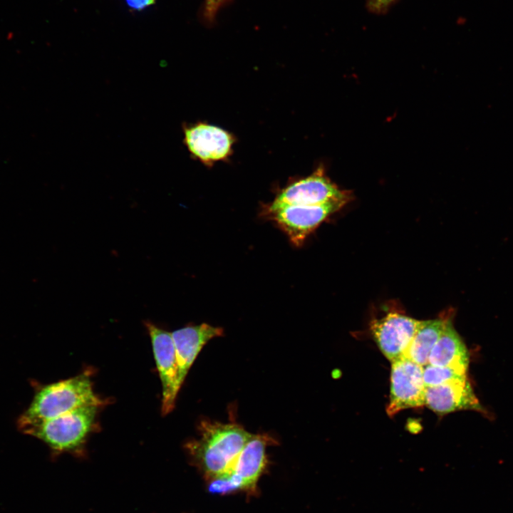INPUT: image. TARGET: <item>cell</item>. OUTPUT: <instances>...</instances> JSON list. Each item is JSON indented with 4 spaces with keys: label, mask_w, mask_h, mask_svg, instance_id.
<instances>
[{
    "label": "cell",
    "mask_w": 513,
    "mask_h": 513,
    "mask_svg": "<svg viewBox=\"0 0 513 513\" xmlns=\"http://www.w3.org/2000/svg\"><path fill=\"white\" fill-rule=\"evenodd\" d=\"M199 430L200 437L190 442L187 447L211 480L231 472L252 435L235 423L207 420L200 423Z\"/></svg>",
    "instance_id": "cell-1"
},
{
    "label": "cell",
    "mask_w": 513,
    "mask_h": 513,
    "mask_svg": "<svg viewBox=\"0 0 513 513\" xmlns=\"http://www.w3.org/2000/svg\"><path fill=\"white\" fill-rule=\"evenodd\" d=\"M90 375L83 372L55 383L38 385L28 408L18 420L20 430L86 405L100 406Z\"/></svg>",
    "instance_id": "cell-2"
},
{
    "label": "cell",
    "mask_w": 513,
    "mask_h": 513,
    "mask_svg": "<svg viewBox=\"0 0 513 513\" xmlns=\"http://www.w3.org/2000/svg\"><path fill=\"white\" fill-rule=\"evenodd\" d=\"M99 407L83 406L21 431L41 440L55 452H73L84 445L95 427Z\"/></svg>",
    "instance_id": "cell-3"
},
{
    "label": "cell",
    "mask_w": 513,
    "mask_h": 513,
    "mask_svg": "<svg viewBox=\"0 0 513 513\" xmlns=\"http://www.w3.org/2000/svg\"><path fill=\"white\" fill-rule=\"evenodd\" d=\"M348 200H336L312 205H282L267 208L266 212L291 242L299 247L311 232L328 217L339 210Z\"/></svg>",
    "instance_id": "cell-4"
},
{
    "label": "cell",
    "mask_w": 513,
    "mask_h": 513,
    "mask_svg": "<svg viewBox=\"0 0 513 513\" xmlns=\"http://www.w3.org/2000/svg\"><path fill=\"white\" fill-rule=\"evenodd\" d=\"M270 438L252 435L242 450L231 472L212 479L209 490L214 494H227L254 488L266 463V447Z\"/></svg>",
    "instance_id": "cell-5"
},
{
    "label": "cell",
    "mask_w": 513,
    "mask_h": 513,
    "mask_svg": "<svg viewBox=\"0 0 513 513\" xmlns=\"http://www.w3.org/2000/svg\"><path fill=\"white\" fill-rule=\"evenodd\" d=\"M149 333L156 366L162 384L163 415L170 413L175 405L181 386L178 379V366L172 333L150 321H145Z\"/></svg>",
    "instance_id": "cell-6"
},
{
    "label": "cell",
    "mask_w": 513,
    "mask_h": 513,
    "mask_svg": "<svg viewBox=\"0 0 513 513\" xmlns=\"http://www.w3.org/2000/svg\"><path fill=\"white\" fill-rule=\"evenodd\" d=\"M389 416L399 411L425 405V385L423 366L405 357L391 363Z\"/></svg>",
    "instance_id": "cell-7"
},
{
    "label": "cell",
    "mask_w": 513,
    "mask_h": 513,
    "mask_svg": "<svg viewBox=\"0 0 513 513\" xmlns=\"http://www.w3.org/2000/svg\"><path fill=\"white\" fill-rule=\"evenodd\" d=\"M341 199H349V194L332 182L320 167L309 176L282 189L267 208L291 204H319Z\"/></svg>",
    "instance_id": "cell-8"
},
{
    "label": "cell",
    "mask_w": 513,
    "mask_h": 513,
    "mask_svg": "<svg viewBox=\"0 0 513 513\" xmlns=\"http://www.w3.org/2000/svg\"><path fill=\"white\" fill-rule=\"evenodd\" d=\"M420 321L398 312L370 322V332L382 353L391 363L403 356Z\"/></svg>",
    "instance_id": "cell-9"
},
{
    "label": "cell",
    "mask_w": 513,
    "mask_h": 513,
    "mask_svg": "<svg viewBox=\"0 0 513 513\" xmlns=\"http://www.w3.org/2000/svg\"><path fill=\"white\" fill-rule=\"evenodd\" d=\"M183 133L189 152L206 165L226 160L232 153L233 136L219 127L199 122L184 126Z\"/></svg>",
    "instance_id": "cell-10"
},
{
    "label": "cell",
    "mask_w": 513,
    "mask_h": 513,
    "mask_svg": "<svg viewBox=\"0 0 513 513\" xmlns=\"http://www.w3.org/2000/svg\"><path fill=\"white\" fill-rule=\"evenodd\" d=\"M425 405L441 415L464 410L487 414L476 397L467 378L437 386L426 387Z\"/></svg>",
    "instance_id": "cell-11"
},
{
    "label": "cell",
    "mask_w": 513,
    "mask_h": 513,
    "mask_svg": "<svg viewBox=\"0 0 513 513\" xmlns=\"http://www.w3.org/2000/svg\"><path fill=\"white\" fill-rule=\"evenodd\" d=\"M222 333L221 328L207 323L187 326L172 332L180 386L202 347L209 340L222 336Z\"/></svg>",
    "instance_id": "cell-12"
},
{
    "label": "cell",
    "mask_w": 513,
    "mask_h": 513,
    "mask_svg": "<svg viewBox=\"0 0 513 513\" xmlns=\"http://www.w3.org/2000/svg\"><path fill=\"white\" fill-rule=\"evenodd\" d=\"M428 363L450 367L467 373L469 366L467 348L448 318L439 339L432 348Z\"/></svg>",
    "instance_id": "cell-13"
},
{
    "label": "cell",
    "mask_w": 513,
    "mask_h": 513,
    "mask_svg": "<svg viewBox=\"0 0 513 513\" xmlns=\"http://www.w3.org/2000/svg\"><path fill=\"white\" fill-rule=\"evenodd\" d=\"M448 318L420 321L403 357L424 366L428 363L430 352L439 339Z\"/></svg>",
    "instance_id": "cell-14"
},
{
    "label": "cell",
    "mask_w": 513,
    "mask_h": 513,
    "mask_svg": "<svg viewBox=\"0 0 513 513\" xmlns=\"http://www.w3.org/2000/svg\"><path fill=\"white\" fill-rule=\"evenodd\" d=\"M423 377L425 387H430L465 379L467 378V373L450 367L437 366L428 363L423 366Z\"/></svg>",
    "instance_id": "cell-15"
},
{
    "label": "cell",
    "mask_w": 513,
    "mask_h": 513,
    "mask_svg": "<svg viewBox=\"0 0 513 513\" xmlns=\"http://www.w3.org/2000/svg\"><path fill=\"white\" fill-rule=\"evenodd\" d=\"M394 1L395 0H368L367 7L370 11L381 14L388 11Z\"/></svg>",
    "instance_id": "cell-16"
},
{
    "label": "cell",
    "mask_w": 513,
    "mask_h": 513,
    "mask_svg": "<svg viewBox=\"0 0 513 513\" xmlns=\"http://www.w3.org/2000/svg\"><path fill=\"white\" fill-rule=\"evenodd\" d=\"M224 0H206L205 11L207 17L212 19Z\"/></svg>",
    "instance_id": "cell-17"
},
{
    "label": "cell",
    "mask_w": 513,
    "mask_h": 513,
    "mask_svg": "<svg viewBox=\"0 0 513 513\" xmlns=\"http://www.w3.org/2000/svg\"><path fill=\"white\" fill-rule=\"evenodd\" d=\"M156 0H125L127 4L132 9L140 11L155 4Z\"/></svg>",
    "instance_id": "cell-18"
}]
</instances>
